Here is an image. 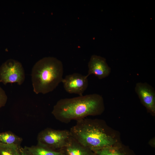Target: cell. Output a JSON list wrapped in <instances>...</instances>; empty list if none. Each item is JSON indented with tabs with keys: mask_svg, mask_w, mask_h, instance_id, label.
Returning <instances> with one entry per match:
<instances>
[{
	"mask_svg": "<svg viewBox=\"0 0 155 155\" xmlns=\"http://www.w3.org/2000/svg\"><path fill=\"white\" fill-rule=\"evenodd\" d=\"M103 109V98L94 93L61 99L54 106L52 113L57 120L67 123L100 114Z\"/></svg>",
	"mask_w": 155,
	"mask_h": 155,
	"instance_id": "obj_1",
	"label": "cell"
},
{
	"mask_svg": "<svg viewBox=\"0 0 155 155\" xmlns=\"http://www.w3.org/2000/svg\"><path fill=\"white\" fill-rule=\"evenodd\" d=\"M63 73V63L57 58L47 57L40 59L32 70L34 92L45 94L53 91L62 82Z\"/></svg>",
	"mask_w": 155,
	"mask_h": 155,
	"instance_id": "obj_2",
	"label": "cell"
},
{
	"mask_svg": "<svg viewBox=\"0 0 155 155\" xmlns=\"http://www.w3.org/2000/svg\"><path fill=\"white\" fill-rule=\"evenodd\" d=\"M69 131L74 139L94 152L115 143L102 126L96 121L85 118L77 120Z\"/></svg>",
	"mask_w": 155,
	"mask_h": 155,
	"instance_id": "obj_3",
	"label": "cell"
},
{
	"mask_svg": "<svg viewBox=\"0 0 155 155\" xmlns=\"http://www.w3.org/2000/svg\"><path fill=\"white\" fill-rule=\"evenodd\" d=\"M71 137L69 130L47 128L38 133L37 144L59 150L67 145Z\"/></svg>",
	"mask_w": 155,
	"mask_h": 155,
	"instance_id": "obj_4",
	"label": "cell"
},
{
	"mask_svg": "<svg viewBox=\"0 0 155 155\" xmlns=\"http://www.w3.org/2000/svg\"><path fill=\"white\" fill-rule=\"evenodd\" d=\"M25 79L24 68L18 61L9 59L0 66V82L3 84L16 83L21 85L24 82Z\"/></svg>",
	"mask_w": 155,
	"mask_h": 155,
	"instance_id": "obj_5",
	"label": "cell"
},
{
	"mask_svg": "<svg viewBox=\"0 0 155 155\" xmlns=\"http://www.w3.org/2000/svg\"><path fill=\"white\" fill-rule=\"evenodd\" d=\"M88 78L86 75L74 73L66 76L62 82L67 92L82 96L88 86Z\"/></svg>",
	"mask_w": 155,
	"mask_h": 155,
	"instance_id": "obj_6",
	"label": "cell"
},
{
	"mask_svg": "<svg viewBox=\"0 0 155 155\" xmlns=\"http://www.w3.org/2000/svg\"><path fill=\"white\" fill-rule=\"evenodd\" d=\"M135 92L141 102L152 113L155 112V90L146 82H138L135 87Z\"/></svg>",
	"mask_w": 155,
	"mask_h": 155,
	"instance_id": "obj_7",
	"label": "cell"
},
{
	"mask_svg": "<svg viewBox=\"0 0 155 155\" xmlns=\"http://www.w3.org/2000/svg\"><path fill=\"white\" fill-rule=\"evenodd\" d=\"M88 77L93 74L100 80L104 78L109 75L111 71V68L107 64L106 59L97 55H92L88 64Z\"/></svg>",
	"mask_w": 155,
	"mask_h": 155,
	"instance_id": "obj_8",
	"label": "cell"
},
{
	"mask_svg": "<svg viewBox=\"0 0 155 155\" xmlns=\"http://www.w3.org/2000/svg\"><path fill=\"white\" fill-rule=\"evenodd\" d=\"M60 150L62 155H96L94 152L81 144L72 137L67 144Z\"/></svg>",
	"mask_w": 155,
	"mask_h": 155,
	"instance_id": "obj_9",
	"label": "cell"
},
{
	"mask_svg": "<svg viewBox=\"0 0 155 155\" xmlns=\"http://www.w3.org/2000/svg\"><path fill=\"white\" fill-rule=\"evenodd\" d=\"M24 148L33 155H62L60 150H55L38 144L36 146Z\"/></svg>",
	"mask_w": 155,
	"mask_h": 155,
	"instance_id": "obj_10",
	"label": "cell"
},
{
	"mask_svg": "<svg viewBox=\"0 0 155 155\" xmlns=\"http://www.w3.org/2000/svg\"><path fill=\"white\" fill-rule=\"evenodd\" d=\"M22 138L11 131L0 133V143L20 146Z\"/></svg>",
	"mask_w": 155,
	"mask_h": 155,
	"instance_id": "obj_11",
	"label": "cell"
},
{
	"mask_svg": "<svg viewBox=\"0 0 155 155\" xmlns=\"http://www.w3.org/2000/svg\"><path fill=\"white\" fill-rule=\"evenodd\" d=\"M96 155H132L122 148L113 146L107 147L94 152Z\"/></svg>",
	"mask_w": 155,
	"mask_h": 155,
	"instance_id": "obj_12",
	"label": "cell"
},
{
	"mask_svg": "<svg viewBox=\"0 0 155 155\" xmlns=\"http://www.w3.org/2000/svg\"><path fill=\"white\" fill-rule=\"evenodd\" d=\"M20 147L0 143V155H20Z\"/></svg>",
	"mask_w": 155,
	"mask_h": 155,
	"instance_id": "obj_13",
	"label": "cell"
},
{
	"mask_svg": "<svg viewBox=\"0 0 155 155\" xmlns=\"http://www.w3.org/2000/svg\"><path fill=\"white\" fill-rule=\"evenodd\" d=\"M7 100V97L5 92L0 86V108L5 105Z\"/></svg>",
	"mask_w": 155,
	"mask_h": 155,
	"instance_id": "obj_14",
	"label": "cell"
},
{
	"mask_svg": "<svg viewBox=\"0 0 155 155\" xmlns=\"http://www.w3.org/2000/svg\"><path fill=\"white\" fill-rule=\"evenodd\" d=\"M19 150L20 155H33L24 147L20 146L19 148Z\"/></svg>",
	"mask_w": 155,
	"mask_h": 155,
	"instance_id": "obj_15",
	"label": "cell"
}]
</instances>
